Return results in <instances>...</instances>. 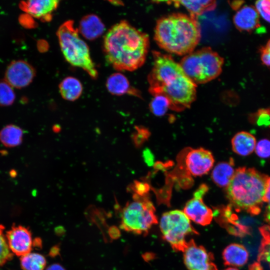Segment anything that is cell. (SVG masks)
<instances>
[{"instance_id":"16","label":"cell","mask_w":270,"mask_h":270,"mask_svg":"<svg viewBox=\"0 0 270 270\" xmlns=\"http://www.w3.org/2000/svg\"><path fill=\"white\" fill-rule=\"evenodd\" d=\"M85 38L94 40L101 36L105 30V26L100 19L96 15L91 14L84 16L80 21L78 28Z\"/></svg>"},{"instance_id":"4","label":"cell","mask_w":270,"mask_h":270,"mask_svg":"<svg viewBox=\"0 0 270 270\" xmlns=\"http://www.w3.org/2000/svg\"><path fill=\"white\" fill-rule=\"evenodd\" d=\"M268 177L254 168H237L226 188V196L232 207L252 215L258 214L264 202Z\"/></svg>"},{"instance_id":"30","label":"cell","mask_w":270,"mask_h":270,"mask_svg":"<svg viewBox=\"0 0 270 270\" xmlns=\"http://www.w3.org/2000/svg\"><path fill=\"white\" fill-rule=\"evenodd\" d=\"M256 8L259 14L270 23V0H260L256 2Z\"/></svg>"},{"instance_id":"20","label":"cell","mask_w":270,"mask_h":270,"mask_svg":"<svg viewBox=\"0 0 270 270\" xmlns=\"http://www.w3.org/2000/svg\"><path fill=\"white\" fill-rule=\"evenodd\" d=\"M235 170L232 159L218 163L212 172V181L219 187L226 188L232 180Z\"/></svg>"},{"instance_id":"19","label":"cell","mask_w":270,"mask_h":270,"mask_svg":"<svg viewBox=\"0 0 270 270\" xmlns=\"http://www.w3.org/2000/svg\"><path fill=\"white\" fill-rule=\"evenodd\" d=\"M256 139L251 134L246 132L236 133L232 140V150L240 156H247L254 150Z\"/></svg>"},{"instance_id":"42","label":"cell","mask_w":270,"mask_h":270,"mask_svg":"<svg viewBox=\"0 0 270 270\" xmlns=\"http://www.w3.org/2000/svg\"></svg>"},{"instance_id":"23","label":"cell","mask_w":270,"mask_h":270,"mask_svg":"<svg viewBox=\"0 0 270 270\" xmlns=\"http://www.w3.org/2000/svg\"><path fill=\"white\" fill-rule=\"evenodd\" d=\"M174 2L184 6L190 16L195 18L205 12L214 10L216 6L215 0H178Z\"/></svg>"},{"instance_id":"11","label":"cell","mask_w":270,"mask_h":270,"mask_svg":"<svg viewBox=\"0 0 270 270\" xmlns=\"http://www.w3.org/2000/svg\"><path fill=\"white\" fill-rule=\"evenodd\" d=\"M35 76L34 68L22 60H14L8 66L5 80L14 88H20L31 83Z\"/></svg>"},{"instance_id":"34","label":"cell","mask_w":270,"mask_h":270,"mask_svg":"<svg viewBox=\"0 0 270 270\" xmlns=\"http://www.w3.org/2000/svg\"><path fill=\"white\" fill-rule=\"evenodd\" d=\"M136 133L134 136V141L136 146H140L148 138V131L143 128H136Z\"/></svg>"},{"instance_id":"31","label":"cell","mask_w":270,"mask_h":270,"mask_svg":"<svg viewBox=\"0 0 270 270\" xmlns=\"http://www.w3.org/2000/svg\"><path fill=\"white\" fill-rule=\"evenodd\" d=\"M255 152L258 156L262 158L270 157V140L263 139L256 145Z\"/></svg>"},{"instance_id":"6","label":"cell","mask_w":270,"mask_h":270,"mask_svg":"<svg viewBox=\"0 0 270 270\" xmlns=\"http://www.w3.org/2000/svg\"><path fill=\"white\" fill-rule=\"evenodd\" d=\"M186 74L196 84H202L217 78L222 71L224 58L209 47L186 54L180 63Z\"/></svg>"},{"instance_id":"17","label":"cell","mask_w":270,"mask_h":270,"mask_svg":"<svg viewBox=\"0 0 270 270\" xmlns=\"http://www.w3.org/2000/svg\"><path fill=\"white\" fill-rule=\"evenodd\" d=\"M106 87L108 92L113 95L129 94L140 96L139 92L130 86L126 76L120 72L114 73L108 78Z\"/></svg>"},{"instance_id":"22","label":"cell","mask_w":270,"mask_h":270,"mask_svg":"<svg viewBox=\"0 0 270 270\" xmlns=\"http://www.w3.org/2000/svg\"><path fill=\"white\" fill-rule=\"evenodd\" d=\"M23 135L24 131L20 127L8 124L0 131V142L6 147H16L22 144Z\"/></svg>"},{"instance_id":"13","label":"cell","mask_w":270,"mask_h":270,"mask_svg":"<svg viewBox=\"0 0 270 270\" xmlns=\"http://www.w3.org/2000/svg\"><path fill=\"white\" fill-rule=\"evenodd\" d=\"M203 196L194 192V198L185 204L184 212L194 222L206 226L210 224L214 216L212 210L203 201Z\"/></svg>"},{"instance_id":"29","label":"cell","mask_w":270,"mask_h":270,"mask_svg":"<svg viewBox=\"0 0 270 270\" xmlns=\"http://www.w3.org/2000/svg\"><path fill=\"white\" fill-rule=\"evenodd\" d=\"M4 226L0 224V267L10 260L13 257V254L10 250L6 238L4 234Z\"/></svg>"},{"instance_id":"38","label":"cell","mask_w":270,"mask_h":270,"mask_svg":"<svg viewBox=\"0 0 270 270\" xmlns=\"http://www.w3.org/2000/svg\"><path fill=\"white\" fill-rule=\"evenodd\" d=\"M59 251H60L59 247L58 246H56L52 248L51 250L50 251V254L52 256H56L57 254H58Z\"/></svg>"},{"instance_id":"28","label":"cell","mask_w":270,"mask_h":270,"mask_svg":"<svg viewBox=\"0 0 270 270\" xmlns=\"http://www.w3.org/2000/svg\"><path fill=\"white\" fill-rule=\"evenodd\" d=\"M248 119L252 124L259 126H270V108L259 109L251 114Z\"/></svg>"},{"instance_id":"3","label":"cell","mask_w":270,"mask_h":270,"mask_svg":"<svg viewBox=\"0 0 270 270\" xmlns=\"http://www.w3.org/2000/svg\"><path fill=\"white\" fill-rule=\"evenodd\" d=\"M200 38L196 18L181 13L160 18L154 28V38L158 46L170 53L182 56L194 52Z\"/></svg>"},{"instance_id":"8","label":"cell","mask_w":270,"mask_h":270,"mask_svg":"<svg viewBox=\"0 0 270 270\" xmlns=\"http://www.w3.org/2000/svg\"><path fill=\"white\" fill-rule=\"evenodd\" d=\"M160 227L163 238L177 252L184 251L188 244L187 236L198 234L184 212L177 210L163 214Z\"/></svg>"},{"instance_id":"18","label":"cell","mask_w":270,"mask_h":270,"mask_svg":"<svg viewBox=\"0 0 270 270\" xmlns=\"http://www.w3.org/2000/svg\"><path fill=\"white\" fill-rule=\"evenodd\" d=\"M222 258L226 266H241L244 265L248 258L246 248L239 244H231L222 252Z\"/></svg>"},{"instance_id":"1","label":"cell","mask_w":270,"mask_h":270,"mask_svg":"<svg viewBox=\"0 0 270 270\" xmlns=\"http://www.w3.org/2000/svg\"><path fill=\"white\" fill-rule=\"evenodd\" d=\"M153 57V66L148 76L150 92L153 96L166 97L172 110L180 111L190 108L196 98V84L170 56L155 51Z\"/></svg>"},{"instance_id":"9","label":"cell","mask_w":270,"mask_h":270,"mask_svg":"<svg viewBox=\"0 0 270 270\" xmlns=\"http://www.w3.org/2000/svg\"><path fill=\"white\" fill-rule=\"evenodd\" d=\"M184 252V262L188 270H218L213 254L194 240L188 242Z\"/></svg>"},{"instance_id":"35","label":"cell","mask_w":270,"mask_h":270,"mask_svg":"<svg viewBox=\"0 0 270 270\" xmlns=\"http://www.w3.org/2000/svg\"><path fill=\"white\" fill-rule=\"evenodd\" d=\"M260 59L263 64L266 66H270V52L265 46H262L260 48Z\"/></svg>"},{"instance_id":"25","label":"cell","mask_w":270,"mask_h":270,"mask_svg":"<svg viewBox=\"0 0 270 270\" xmlns=\"http://www.w3.org/2000/svg\"><path fill=\"white\" fill-rule=\"evenodd\" d=\"M262 240L258 256V263L262 261L270 265V226L265 224L260 228Z\"/></svg>"},{"instance_id":"24","label":"cell","mask_w":270,"mask_h":270,"mask_svg":"<svg viewBox=\"0 0 270 270\" xmlns=\"http://www.w3.org/2000/svg\"><path fill=\"white\" fill-rule=\"evenodd\" d=\"M20 264L23 270H44L46 261L43 255L30 252L20 257Z\"/></svg>"},{"instance_id":"14","label":"cell","mask_w":270,"mask_h":270,"mask_svg":"<svg viewBox=\"0 0 270 270\" xmlns=\"http://www.w3.org/2000/svg\"><path fill=\"white\" fill-rule=\"evenodd\" d=\"M60 1L56 0H30L22 2L20 8L29 15L44 22L52 20V14Z\"/></svg>"},{"instance_id":"26","label":"cell","mask_w":270,"mask_h":270,"mask_svg":"<svg viewBox=\"0 0 270 270\" xmlns=\"http://www.w3.org/2000/svg\"><path fill=\"white\" fill-rule=\"evenodd\" d=\"M170 104L168 100L161 95L154 96L150 104L151 112L156 116H163L170 108Z\"/></svg>"},{"instance_id":"10","label":"cell","mask_w":270,"mask_h":270,"mask_svg":"<svg viewBox=\"0 0 270 270\" xmlns=\"http://www.w3.org/2000/svg\"><path fill=\"white\" fill-rule=\"evenodd\" d=\"M6 237L12 254L21 257L30 252L34 246V241L28 228L21 225L13 224L11 228L6 232Z\"/></svg>"},{"instance_id":"2","label":"cell","mask_w":270,"mask_h":270,"mask_svg":"<svg viewBox=\"0 0 270 270\" xmlns=\"http://www.w3.org/2000/svg\"><path fill=\"white\" fill-rule=\"evenodd\" d=\"M148 48V36L126 20L114 24L104 38L106 58L117 70L134 71L140 68Z\"/></svg>"},{"instance_id":"40","label":"cell","mask_w":270,"mask_h":270,"mask_svg":"<svg viewBox=\"0 0 270 270\" xmlns=\"http://www.w3.org/2000/svg\"><path fill=\"white\" fill-rule=\"evenodd\" d=\"M265 46L270 52V39L268 41Z\"/></svg>"},{"instance_id":"32","label":"cell","mask_w":270,"mask_h":270,"mask_svg":"<svg viewBox=\"0 0 270 270\" xmlns=\"http://www.w3.org/2000/svg\"><path fill=\"white\" fill-rule=\"evenodd\" d=\"M264 202L266 203L264 213V220L268 225L270 226V176L268 177V180Z\"/></svg>"},{"instance_id":"12","label":"cell","mask_w":270,"mask_h":270,"mask_svg":"<svg viewBox=\"0 0 270 270\" xmlns=\"http://www.w3.org/2000/svg\"><path fill=\"white\" fill-rule=\"evenodd\" d=\"M214 160L212 152L203 148L193 149L186 156L187 170L193 176H202L212 168Z\"/></svg>"},{"instance_id":"36","label":"cell","mask_w":270,"mask_h":270,"mask_svg":"<svg viewBox=\"0 0 270 270\" xmlns=\"http://www.w3.org/2000/svg\"><path fill=\"white\" fill-rule=\"evenodd\" d=\"M144 156L146 162L148 165H151L154 160L152 152L148 150H146L144 152Z\"/></svg>"},{"instance_id":"5","label":"cell","mask_w":270,"mask_h":270,"mask_svg":"<svg viewBox=\"0 0 270 270\" xmlns=\"http://www.w3.org/2000/svg\"><path fill=\"white\" fill-rule=\"evenodd\" d=\"M56 34L66 60L71 65L82 68L92 78L96 79L98 72L91 58L88 46L80 36L73 20H67L62 24Z\"/></svg>"},{"instance_id":"21","label":"cell","mask_w":270,"mask_h":270,"mask_svg":"<svg viewBox=\"0 0 270 270\" xmlns=\"http://www.w3.org/2000/svg\"><path fill=\"white\" fill-rule=\"evenodd\" d=\"M60 92L66 100L74 101L78 99L82 92V86L80 81L72 76L64 78L59 85Z\"/></svg>"},{"instance_id":"7","label":"cell","mask_w":270,"mask_h":270,"mask_svg":"<svg viewBox=\"0 0 270 270\" xmlns=\"http://www.w3.org/2000/svg\"><path fill=\"white\" fill-rule=\"evenodd\" d=\"M154 204L148 196H133V200L124 208L120 227L126 232L135 234H148L152 226L158 224Z\"/></svg>"},{"instance_id":"41","label":"cell","mask_w":270,"mask_h":270,"mask_svg":"<svg viewBox=\"0 0 270 270\" xmlns=\"http://www.w3.org/2000/svg\"><path fill=\"white\" fill-rule=\"evenodd\" d=\"M224 270H238V268H234L230 267V268H226Z\"/></svg>"},{"instance_id":"15","label":"cell","mask_w":270,"mask_h":270,"mask_svg":"<svg viewBox=\"0 0 270 270\" xmlns=\"http://www.w3.org/2000/svg\"><path fill=\"white\" fill-rule=\"evenodd\" d=\"M233 22L240 31L251 32L260 27L259 14L252 6H246L239 9L234 16Z\"/></svg>"},{"instance_id":"27","label":"cell","mask_w":270,"mask_h":270,"mask_svg":"<svg viewBox=\"0 0 270 270\" xmlns=\"http://www.w3.org/2000/svg\"><path fill=\"white\" fill-rule=\"evenodd\" d=\"M15 98L14 88L5 80L0 81V106H10Z\"/></svg>"},{"instance_id":"33","label":"cell","mask_w":270,"mask_h":270,"mask_svg":"<svg viewBox=\"0 0 270 270\" xmlns=\"http://www.w3.org/2000/svg\"><path fill=\"white\" fill-rule=\"evenodd\" d=\"M130 188L135 193L134 194L139 196H147L149 190L148 184L138 181H135L131 185Z\"/></svg>"},{"instance_id":"39","label":"cell","mask_w":270,"mask_h":270,"mask_svg":"<svg viewBox=\"0 0 270 270\" xmlns=\"http://www.w3.org/2000/svg\"><path fill=\"white\" fill-rule=\"evenodd\" d=\"M234 2L236 4H234L232 2V8L234 10H238V8L242 4V2L243 3L244 2L243 1H236V2Z\"/></svg>"},{"instance_id":"37","label":"cell","mask_w":270,"mask_h":270,"mask_svg":"<svg viewBox=\"0 0 270 270\" xmlns=\"http://www.w3.org/2000/svg\"><path fill=\"white\" fill-rule=\"evenodd\" d=\"M45 270H66L59 264H53L50 265Z\"/></svg>"}]
</instances>
